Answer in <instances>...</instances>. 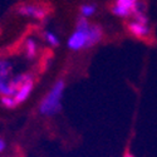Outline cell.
<instances>
[{
    "instance_id": "13",
    "label": "cell",
    "mask_w": 157,
    "mask_h": 157,
    "mask_svg": "<svg viewBox=\"0 0 157 157\" xmlns=\"http://www.w3.org/2000/svg\"><path fill=\"white\" fill-rule=\"evenodd\" d=\"M2 104L4 107H6V108H9V109H11V108H15L18 104H17V102H15V98L14 97H11V96H4V97H2Z\"/></svg>"
},
{
    "instance_id": "6",
    "label": "cell",
    "mask_w": 157,
    "mask_h": 157,
    "mask_svg": "<svg viewBox=\"0 0 157 157\" xmlns=\"http://www.w3.org/2000/svg\"><path fill=\"white\" fill-rule=\"evenodd\" d=\"M33 87H34V82H33V79H32V81L27 82L25 84H23V86L17 90V93H15V96H14L17 104H20V103L25 102V101L29 98L32 90H33Z\"/></svg>"
},
{
    "instance_id": "14",
    "label": "cell",
    "mask_w": 157,
    "mask_h": 157,
    "mask_svg": "<svg viewBox=\"0 0 157 157\" xmlns=\"http://www.w3.org/2000/svg\"><path fill=\"white\" fill-rule=\"evenodd\" d=\"M133 15H135V21L148 25V17L146 15V11H137Z\"/></svg>"
},
{
    "instance_id": "5",
    "label": "cell",
    "mask_w": 157,
    "mask_h": 157,
    "mask_svg": "<svg viewBox=\"0 0 157 157\" xmlns=\"http://www.w3.org/2000/svg\"><path fill=\"white\" fill-rule=\"evenodd\" d=\"M128 32L137 38H146L150 34V27L146 24H141L133 20L128 23Z\"/></svg>"
},
{
    "instance_id": "16",
    "label": "cell",
    "mask_w": 157,
    "mask_h": 157,
    "mask_svg": "<svg viewBox=\"0 0 157 157\" xmlns=\"http://www.w3.org/2000/svg\"><path fill=\"white\" fill-rule=\"evenodd\" d=\"M123 157H133V156H132V155H131L129 152H127V153H126V155H124Z\"/></svg>"
},
{
    "instance_id": "1",
    "label": "cell",
    "mask_w": 157,
    "mask_h": 157,
    "mask_svg": "<svg viewBox=\"0 0 157 157\" xmlns=\"http://www.w3.org/2000/svg\"><path fill=\"white\" fill-rule=\"evenodd\" d=\"M103 38V29L98 24H90L86 18L79 17L75 23V29L69 35L67 47L73 52L89 49L97 45Z\"/></svg>"
},
{
    "instance_id": "15",
    "label": "cell",
    "mask_w": 157,
    "mask_h": 157,
    "mask_svg": "<svg viewBox=\"0 0 157 157\" xmlns=\"http://www.w3.org/2000/svg\"><path fill=\"white\" fill-rule=\"evenodd\" d=\"M5 150H6V142L4 138L0 137V153H3Z\"/></svg>"
},
{
    "instance_id": "2",
    "label": "cell",
    "mask_w": 157,
    "mask_h": 157,
    "mask_svg": "<svg viewBox=\"0 0 157 157\" xmlns=\"http://www.w3.org/2000/svg\"><path fill=\"white\" fill-rule=\"evenodd\" d=\"M65 89L64 79H58L39 104V112L45 117H53L62 111V97Z\"/></svg>"
},
{
    "instance_id": "8",
    "label": "cell",
    "mask_w": 157,
    "mask_h": 157,
    "mask_svg": "<svg viewBox=\"0 0 157 157\" xmlns=\"http://www.w3.org/2000/svg\"><path fill=\"white\" fill-rule=\"evenodd\" d=\"M24 48H25V57L28 59H33L35 58L36 53H38V44L33 38H28L24 43Z\"/></svg>"
},
{
    "instance_id": "7",
    "label": "cell",
    "mask_w": 157,
    "mask_h": 157,
    "mask_svg": "<svg viewBox=\"0 0 157 157\" xmlns=\"http://www.w3.org/2000/svg\"><path fill=\"white\" fill-rule=\"evenodd\" d=\"M15 93H17V89L11 86L9 77L0 75V96L2 97H4V96L14 97Z\"/></svg>"
},
{
    "instance_id": "9",
    "label": "cell",
    "mask_w": 157,
    "mask_h": 157,
    "mask_svg": "<svg viewBox=\"0 0 157 157\" xmlns=\"http://www.w3.org/2000/svg\"><path fill=\"white\" fill-rule=\"evenodd\" d=\"M32 79H33L32 74H28V73H20V74H17L14 78H11V79H10V83H11L13 87H14V88L18 90L23 84H25L27 82H29V81H32Z\"/></svg>"
},
{
    "instance_id": "4",
    "label": "cell",
    "mask_w": 157,
    "mask_h": 157,
    "mask_svg": "<svg viewBox=\"0 0 157 157\" xmlns=\"http://www.w3.org/2000/svg\"><path fill=\"white\" fill-rule=\"evenodd\" d=\"M18 14L27 17V18H35L38 20H43L48 15V10L42 6H38V5L25 4V5H20L18 8Z\"/></svg>"
},
{
    "instance_id": "10",
    "label": "cell",
    "mask_w": 157,
    "mask_h": 157,
    "mask_svg": "<svg viewBox=\"0 0 157 157\" xmlns=\"http://www.w3.org/2000/svg\"><path fill=\"white\" fill-rule=\"evenodd\" d=\"M96 11H97V5L96 4H83L79 8L81 17L82 18H86V19L93 17L96 14Z\"/></svg>"
},
{
    "instance_id": "12",
    "label": "cell",
    "mask_w": 157,
    "mask_h": 157,
    "mask_svg": "<svg viewBox=\"0 0 157 157\" xmlns=\"http://www.w3.org/2000/svg\"><path fill=\"white\" fill-rule=\"evenodd\" d=\"M11 69H13V65L9 60L0 59V75L9 77V74L11 73Z\"/></svg>"
},
{
    "instance_id": "3",
    "label": "cell",
    "mask_w": 157,
    "mask_h": 157,
    "mask_svg": "<svg viewBox=\"0 0 157 157\" xmlns=\"http://www.w3.org/2000/svg\"><path fill=\"white\" fill-rule=\"evenodd\" d=\"M138 2L140 0H116L112 6V13L116 17L127 18L135 13V8Z\"/></svg>"
},
{
    "instance_id": "11",
    "label": "cell",
    "mask_w": 157,
    "mask_h": 157,
    "mask_svg": "<svg viewBox=\"0 0 157 157\" xmlns=\"http://www.w3.org/2000/svg\"><path fill=\"white\" fill-rule=\"evenodd\" d=\"M43 36H44V40H45L50 47H58V45H59V43H60L58 35H57V34H54L53 32L47 30V32H44V33H43Z\"/></svg>"
}]
</instances>
